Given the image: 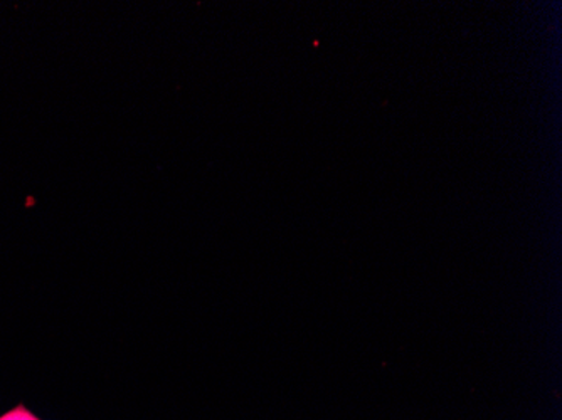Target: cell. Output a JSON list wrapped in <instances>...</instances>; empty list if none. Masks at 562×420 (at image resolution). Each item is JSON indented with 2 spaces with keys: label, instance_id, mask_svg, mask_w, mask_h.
Instances as JSON below:
<instances>
[{
  "label": "cell",
  "instance_id": "obj_1",
  "mask_svg": "<svg viewBox=\"0 0 562 420\" xmlns=\"http://www.w3.org/2000/svg\"><path fill=\"white\" fill-rule=\"evenodd\" d=\"M0 420H43L37 417L33 410L27 409L24 404H18L14 409H9L8 412L0 416Z\"/></svg>",
  "mask_w": 562,
  "mask_h": 420
}]
</instances>
